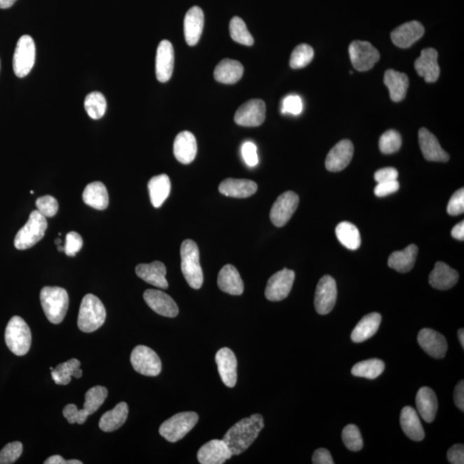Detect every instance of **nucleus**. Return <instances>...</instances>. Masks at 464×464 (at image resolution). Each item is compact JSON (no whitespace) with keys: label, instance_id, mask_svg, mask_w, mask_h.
<instances>
[{"label":"nucleus","instance_id":"28","mask_svg":"<svg viewBox=\"0 0 464 464\" xmlns=\"http://www.w3.org/2000/svg\"><path fill=\"white\" fill-rule=\"evenodd\" d=\"M258 184L246 179L227 178L218 187L222 195L233 198H248L256 193Z\"/></svg>","mask_w":464,"mask_h":464},{"label":"nucleus","instance_id":"41","mask_svg":"<svg viewBox=\"0 0 464 464\" xmlns=\"http://www.w3.org/2000/svg\"><path fill=\"white\" fill-rule=\"evenodd\" d=\"M386 368L384 362L377 358H372L358 362L352 368V374L358 377H365L367 379H375L382 374Z\"/></svg>","mask_w":464,"mask_h":464},{"label":"nucleus","instance_id":"45","mask_svg":"<svg viewBox=\"0 0 464 464\" xmlns=\"http://www.w3.org/2000/svg\"><path fill=\"white\" fill-rule=\"evenodd\" d=\"M314 57V50L308 44H300L294 49L290 55V66L293 69H300L311 62Z\"/></svg>","mask_w":464,"mask_h":464},{"label":"nucleus","instance_id":"25","mask_svg":"<svg viewBox=\"0 0 464 464\" xmlns=\"http://www.w3.org/2000/svg\"><path fill=\"white\" fill-rule=\"evenodd\" d=\"M136 274L148 284L161 289H167L169 284L166 280V267L161 262L150 264H139L135 269Z\"/></svg>","mask_w":464,"mask_h":464},{"label":"nucleus","instance_id":"32","mask_svg":"<svg viewBox=\"0 0 464 464\" xmlns=\"http://www.w3.org/2000/svg\"><path fill=\"white\" fill-rule=\"evenodd\" d=\"M416 406L420 416L428 423L436 417L437 400L435 391L428 387H422L416 395Z\"/></svg>","mask_w":464,"mask_h":464},{"label":"nucleus","instance_id":"49","mask_svg":"<svg viewBox=\"0 0 464 464\" xmlns=\"http://www.w3.org/2000/svg\"><path fill=\"white\" fill-rule=\"evenodd\" d=\"M22 444L20 441L6 444L0 451V464H11L17 461L22 454Z\"/></svg>","mask_w":464,"mask_h":464},{"label":"nucleus","instance_id":"46","mask_svg":"<svg viewBox=\"0 0 464 464\" xmlns=\"http://www.w3.org/2000/svg\"><path fill=\"white\" fill-rule=\"evenodd\" d=\"M342 441L350 451H358L363 448V440L356 425H348L343 429Z\"/></svg>","mask_w":464,"mask_h":464},{"label":"nucleus","instance_id":"7","mask_svg":"<svg viewBox=\"0 0 464 464\" xmlns=\"http://www.w3.org/2000/svg\"><path fill=\"white\" fill-rule=\"evenodd\" d=\"M199 421L198 414L195 412H183L175 414L164 422L160 428V433L169 442L179 441L193 429Z\"/></svg>","mask_w":464,"mask_h":464},{"label":"nucleus","instance_id":"5","mask_svg":"<svg viewBox=\"0 0 464 464\" xmlns=\"http://www.w3.org/2000/svg\"><path fill=\"white\" fill-rule=\"evenodd\" d=\"M5 339L7 346L15 356H24L31 346V331L24 319L15 316L7 324Z\"/></svg>","mask_w":464,"mask_h":464},{"label":"nucleus","instance_id":"35","mask_svg":"<svg viewBox=\"0 0 464 464\" xmlns=\"http://www.w3.org/2000/svg\"><path fill=\"white\" fill-rule=\"evenodd\" d=\"M382 316L379 313L365 316L354 328L351 339L356 343H361L371 338L379 329Z\"/></svg>","mask_w":464,"mask_h":464},{"label":"nucleus","instance_id":"55","mask_svg":"<svg viewBox=\"0 0 464 464\" xmlns=\"http://www.w3.org/2000/svg\"><path fill=\"white\" fill-rule=\"evenodd\" d=\"M400 188V184L398 180L391 181V182L377 183L374 193L377 197H384L395 193Z\"/></svg>","mask_w":464,"mask_h":464},{"label":"nucleus","instance_id":"29","mask_svg":"<svg viewBox=\"0 0 464 464\" xmlns=\"http://www.w3.org/2000/svg\"><path fill=\"white\" fill-rule=\"evenodd\" d=\"M458 279V272L444 262H437L429 275V283L433 288L444 290L454 288Z\"/></svg>","mask_w":464,"mask_h":464},{"label":"nucleus","instance_id":"8","mask_svg":"<svg viewBox=\"0 0 464 464\" xmlns=\"http://www.w3.org/2000/svg\"><path fill=\"white\" fill-rule=\"evenodd\" d=\"M36 62V44L31 36H22L18 40L13 56V70L18 78H24Z\"/></svg>","mask_w":464,"mask_h":464},{"label":"nucleus","instance_id":"34","mask_svg":"<svg viewBox=\"0 0 464 464\" xmlns=\"http://www.w3.org/2000/svg\"><path fill=\"white\" fill-rule=\"evenodd\" d=\"M384 84L390 90L392 101H401L406 97L409 81L405 73L395 70H387L384 73Z\"/></svg>","mask_w":464,"mask_h":464},{"label":"nucleus","instance_id":"43","mask_svg":"<svg viewBox=\"0 0 464 464\" xmlns=\"http://www.w3.org/2000/svg\"><path fill=\"white\" fill-rule=\"evenodd\" d=\"M108 397V390L104 386H97L90 388L85 394L84 409L89 416L96 413L100 407L104 405Z\"/></svg>","mask_w":464,"mask_h":464},{"label":"nucleus","instance_id":"48","mask_svg":"<svg viewBox=\"0 0 464 464\" xmlns=\"http://www.w3.org/2000/svg\"><path fill=\"white\" fill-rule=\"evenodd\" d=\"M37 211L45 218H52L58 213L59 203L57 199L50 195H45L36 199Z\"/></svg>","mask_w":464,"mask_h":464},{"label":"nucleus","instance_id":"2","mask_svg":"<svg viewBox=\"0 0 464 464\" xmlns=\"http://www.w3.org/2000/svg\"><path fill=\"white\" fill-rule=\"evenodd\" d=\"M40 300L49 322L54 324L62 323L69 307L66 290L58 286H45L41 290Z\"/></svg>","mask_w":464,"mask_h":464},{"label":"nucleus","instance_id":"12","mask_svg":"<svg viewBox=\"0 0 464 464\" xmlns=\"http://www.w3.org/2000/svg\"><path fill=\"white\" fill-rule=\"evenodd\" d=\"M337 299V282L325 275L318 282L315 293V308L320 315H327L334 309Z\"/></svg>","mask_w":464,"mask_h":464},{"label":"nucleus","instance_id":"22","mask_svg":"<svg viewBox=\"0 0 464 464\" xmlns=\"http://www.w3.org/2000/svg\"><path fill=\"white\" fill-rule=\"evenodd\" d=\"M423 25L417 21H411L399 26L391 33V40L395 46L407 48L412 46L423 36Z\"/></svg>","mask_w":464,"mask_h":464},{"label":"nucleus","instance_id":"11","mask_svg":"<svg viewBox=\"0 0 464 464\" xmlns=\"http://www.w3.org/2000/svg\"><path fill=\"white\" fill-rule=\"evenodd\" d=\"M300 197L293 191H286L279 196L272 206L270 220L277 227H283L288 224L290 218L296 212L299 206Z\"/></svg>","mask_w":464,"mask_h":464},{"label":"nucleus","instance_id":"16","mask_svg":"<svg viewBox=\"0 0 464 464\" xmlns=\"http://www.w3.org/2000/svg\"><path fill=\"white\" fill-rule=\"evenodd\" d=\"M353 145L349 139H343L328 154L325 166L328 171L338 172L348 167L353 156Z\"/></svg>","mask_w":464,"mask_h":464},{"label":"nucleus","instance_id":"26","mask_svg":"<svg viewBox=\"0 0 464 464\" xmlns=\"http://www.w3.org/2000/svg\"><path fill=\"white\" fill-rule=\"evenodd\" d=\"M197 154V142L193 134L183 131L177 134L174 142V155L180 163L191 164Z\"/></svg>","mask_w":464,"mask_h":464},{"label":"nucleus","instance_id":"33","mask_svg":"<svg viewBox=\"0 0 464 464\" xmlns=\"http://www.w3.org/2000/svg\"><path fill=\"white\" fill-rule=\"evenodd\" d=\"M418 251L416 244H410L402 251H395L388 258V265L399 273H407L416 263Z\"/></svg>","mask_w":464,"mask_h":464},{"label":"nucleus","instance_id":"14","mask_svg":"<svg viewBox=\"0 0 464 464\" xmlns=\"http://www.w3.org/2000/svg\"><path fill=\"white\" fill-rule=\"evenodd\" d=\"M266 118V104L262 99H251L237 109L234 120L243 127L261 126Z\"/></svg>","mask_w":464,"mask_h":464},{"label":"nucleus","instance_id":"51","mask_svg":"<svg viewBox=\"0 0 464 464\" xmlns=\"http://www.w3.org/2000/svg\"><path fill=\"white\" fill-rule=\"evenodd\" d=\"M303 111V101L300 97L290 95L284 98L282 101V114H290L297 115Z\"/></svg>","mask_w":464,"mask_h":464},{"label":"nucleus","instance_id":"59","mask_svg":"<svg viewBox=\"0 0 464 464\" xmlns=\"http://www.w3.org/2000/svg\"><path fill=\"white\" fill-rule=\"evenodd\" d=\"M454 402L456 407L461 411H464V382L460 381L454 390Z\"/></svg>","mask_w":464,"mask_h":464},{"label":"nucleus","instance_id":"64","mask_svg":"<svg viewBox=\"0 0 464 464\" xmlns=\"http://www.w3.org/2000/svg\"><path fill=\"white\" fill-rule=\"evenodd\" d=\"M55 244L58 246V245H60V244H62V239H56L55 240Z\"/></svg>","mask_w":464,"mask_h":464},{"label":"nucleus","instance_id":"42","mask_svg":"<svg viewBox=\"0 0 464 464\" xmlns=\"http://www.w3.org/2000/svg\"><path fill=\"white\" fill-rule=\"evenodd\" d=\"M85 108L90 118L93 120L101 119L105 115L107 109V101L101 92L90 93L85 100Z\"/></svg>","mask_w":464,"mask_h":464},{"label":"nucleus","instance_id":"52","mask_svg":"<svg viewBox=\"0 0 464 464\" xmlns=\"http://www.w3.org/2000/svg\"><path fill=\"white\" fill-rule=\"evenodd\" d=\"M83 246L82 237L76 232H71L67 234L66 237V244L64 248L66 255L73 258L77 253L80 251Z\"/></svg>","mask_w":464,"mask_h":464},{"label":"nucleus","instance_id":"53","mask_svg":"<svg viewBox=\"0 0 464 464\" xmlns=\"http://www.w3.org/2000/svg\"><path fill=\"white\" fill-rule=\"evenodd\" d=\"M464 212V190L461 188L451 196L447 206V213L451 216H458Z\"/></svg>","mask_w":464,"mask_h":464},{"label":"nucleus","instance_id":"1","mask_svg":"<svg viewBox=\"0 0 464 464\" xmlns=\"http://www.w3.org/2000/svg\"><path fill=\"white\" fill-rule=\"evenodd\" d=\"M263 428L264 421L261 414H252L251 417L244 418L232 426L223 440L233 455H240L255 442Z\"/></svg>","mask_w":464,"mask_h":464},{"label":"nucleus","instance_id":"39","mask_svg":"<svg viewBox=\"0 0 464 464\" xmlns=\"http://www.w3.org/2000/svg\"><path fill=\"white\" fill-rule=\"evenodd\" d=\"M80 361L77 358L71 360L64 363L59 364L55 368L52 370L51 375L56 384L59 386H67L71 382V377L75 379H80L83 375L80 369Z\"/></svg>","mask_w":464,"mask_h":464},{"label":"nucleus","instance_id":"63","mask_svg":"<svg viewBox=\"0 0 464 464\" xmlns=\"http://www.w3.org/2000/svg\"><path fill=\"white\" fill-rule=\"evenodd\" d=\"M458 338L459 342L461 343L462 348H464V331L463 329H460L458 330Z\"/></svg>","mask_w":464,"mask_h":464},{"label":"nucleus","instance_id":"40","mask_svg":"<svg viewBox=\"0 0 464 464\" xmlns=\"http://www.w3.org/2000/svg\"><path fill=\"white\" fill-rule=\"evenodd\" d=\"M335 234L339 243L349 250L356 251L360 247L361 237L356 225L350 222H342L337 226Z\"/></svg>","mask_w":464,"mask_h":464},{"label":"nucleus","instance_id":"15","mask_svg":"<svg viewBox=\"0 0 464 464\" xmlns=\"http://www.w3.org/2000/svg\"><path fill=\"white\" fill-rule=\"evenodd\" d=\"M144 300L147 305L158 315L166 318H176L178 315L179 309L174 300L162 290H146Z\"/></svg>","mask_w":464,"mask_h":464},{"label":"nucleus","instance_id":"6","mask_svg":"<svg viewBox=\"0 0 464 464\" xmlns=\"http://www.w3.org/2000/svg\"><path fill=\"white\" fill-rule=\"evenodd\" d=\"M48 228L46 218L38 211H33L29 220L15 237L14 245L17 250L24 251L40 242Z\"/></svg>","mask_w":464,"mask_h":464},{"label":"nucleus","instance_id":"13","mask_svg":"<svg viewBox=\"0 0 464 464\" xmlns=\"http://www.w3.org/2000/svg\"><path fill=\"white\" fill-rule=\"evenodd\" d=\"M294 280H295L294 271L284 269L277 272L267 282L265 290L267 300L273 302L285 300L293 288Z\"/></svg>","mask_w":464,"mask_h":464},{"label":"nucleus","instance_id":"56","mask_svg":"<svg viewBox=\"0 0 464 464\" xmlns=\"http://www.w3.org/2000/svg\"><path fill=\"white\" fill-rule=\"evenodd\" d=\"M398 171L397 169L388 167L380 169L375 173L374 178L377 183L391 182L398 180Z\"/></svg>","mask_w":464,"mask_h":464},{"label":"nucleus","instance_id":"62","mask_svg":"<svg viewBox=\"0 0 464 464\" xmlns=\"http://www.w3.org/2000/svg\"><path fill=\"white\" fill-rule=\"evenodd\" d=\"M17 0H0V9H8Z\"/></svg>","mask_w":464,"mask_h":464},{"label":"nucleus","instance_id":"4","mask_svg":"<svg viewBox=\"0 0 464 464\" xmlns=\"http://www.w3.org/2000/svg\"><path fill=\"white\" fill-rule=\"evenodd\" d=\"M182 272L185 279L193 289H199L203 284V272L199 263L197 244L193 240H185L181 246Z\"/></svg>","mask_w":464,"mask_h":464},{"label":"nucleus","instance_id":"60","mask_svg":"<svg viewBox=\"0 0 464 464\" xmlns=\"http://www.w3.org/2000/svg\"><path fill=\"white\" fill-rule=\"evenodd\" d=\"M45 464H82L78 460H65L62 456H52L44 462Z\"/></svg>","mask_w":464,"mask_h":464},{"label":"nucleus","instance_id":"10","mask_svg":"<svg viewBox=\"0 0 464 464\" xmlns=\"http://www.w3.org/2000/svg\"><path fill=\"white\" fill-rule=\"evenodd\" d=\"M349 55L353 66L358 71L371 70L379 62V50L368 41H354L349 46Z\"/></svg>","mask_w":464,"mask_h":464},{"label":"nucleus","instance_id":"47","mask_svg":"<svg viewBox=\"0 0 464 464\" xmlns=\"http://www.w3.org/2000/svg\"><path fill=\"white\" fill-rule=\"evenodd\" d=\"M402 138L398 132L388 130L381 136L379 141V148L384 154L397 153L401 148Z\"/></svg>","mask_w":464,"mask_h":464},{"label":"nucleus","instance_id":"23","mask_svg":"<svg viewBox=\"0 0 464 464\" xmlns=\"http://www.w3.org/2000/svg\"><path fill=\"white\" fill-rule=\"evenodd\" d=\"M419 144L422 154L428 161L447 162L450 160V156L441 147L435 136L426 128H421L419 131Z\"/></svg>","mask_w":464,"mask_h":464},{"label":"nucleus","instance_id":"37","mask_svg":"<svg viewBox=\"0 0 464 464\" xmlns=\"http://www.w3.org/2000/svg\"><path fill=\"white\" fill-rule=\"evenodd\" d=\"M148 190L150 202L154 207L158 209L171 194V183L169 177L165 174L153 176L149 181Z\"/></svg>","mask_w":464,"mask_h":464},{"label":"nucleus","instance_id":"27","mask_svg":"<svg viewBox=\"0 0 464 464\" xmlns=\"http://www.w3.org/2000/svg\"><path fill=\"white\" fill-rule=\"evenodd\" d=\"M218 286L223 292L234 296L242 295L244 290L239 271L231 264L222 267L218 276Z\"/></svg>","mask_w":464,"mask_h":464},{"label":"nucleus","instance_id":"50","mask_svg":"<svg viewBox=\"0 0 464 464\" xmlns=\"http://www.w3.org/2000/svg\"><path fill=\"white\" fill-rule=\"evenodd\" d=\"M63 416L70 424H84L90 416L84 409H78L75 405H68L63 409Z\"/></svg>","mask_w":464,"mask_h":464},{"label":"nucleus","instance_id":"17","mask_svg":"<svg viewBox=\"0 0 464 464\" xmlns=\"http://www.w3.org/2000/svg\"><path fill=\"white\" fill-rule=\"evenodd\" d=\"M233 456L224 440H213L199 449L197 458L202 464H222Z\"/></svg>","mask_w":464,"mask_h":464},{"label":"nucleus","instance_id":"3","mask_svg":"<svg viewBox=\"0 0 464 464\" xmlns=\"http://www.w3.org/2000/svg\"><path fill=\"white\" fill-rule=\"evenodd\" d=\"M105 319L106 309L101 301L93 294L85 295L79 308L78 329L85 333H92L104 325Z\"/></svg>","mask_w":464,"mask_h":464},{"label":"nucleus","instance_id":"38","mask_svg":"<svg viewBox=\"0 0 464 464\" xmlns=\"http://www.w3.org/2000/svg\"><path fill=\"white\" fill-rule=\"evenodd\" d=\"M128 416V406L126 402H120L114 409L108 411L99 421L101 431L111 433L116 431L125 423Z\"/></svg>","mask_w":464,"mask_h":464},{"label":"nucleus","instance_id":"36","mask_svg":"<svg viewBox=\"0 0 464 464\" xmlns=\"http://www.w3.org/2000/svg\"><path fill=\"white\" fill-rule=\"evenodd\" d=\"M83 201L94 209L103 211L108 206V194L103 183L94 182L86 186L83 193Z\"/></svg>","mask_w":464,"mask_h":464},{"label":"nucleus","instance_id":"54","mask_svg":"<svg viewBox=\"0 0 464 464\" xmlns=\"http://www.w3.org/2000/svg\"><path fill=\"white\" fill-rule=\"evenodd\" d=\"M242 154L245 163L250 167H255L258 164V148L254 143L245 142L242 147Z\"/></svg>","mask_w":464,"mask_h":464},{"label":"nucleus","instance_id":"44","mask_svg":"<svg viewBox=\"0 0 464 464\" xmlns=\"http://www.w3.org/2000/svg\"><path fill=\"white\" fill-rule=\"evenodd\" d=\"M230 34L232 40L237 43L246 46H252L254 44V38L242 18L239 17H234L230 22Z\"/></svg>","mask_w":464,"mask_h":464},{"label":"nucleus","instance_id":"9","mask_svg":"<svg viewBox=\"0 0 464 464\" xmlns=\"http://www.w3.org/2000/svg\"><path fill=\"white\" fill-rule=\"evenodd\" d=\"M131 364L136 372L148 377L160 374L162 363L160 357L153 349L146 346H137L131 354Z\"/></svg>","mask_w":464,"mask_h":464},{"label":"nucleus","instance_id":"20","mask_svg":"<svg viewBox=\"0 0 464 464\" xmlns=\"http://www.w3.org/2000/svg\"><path fill=\"white\" fill-rule=\"evenodd\" d=\"M218 373L226 386L233 388L237 380V361L235 354L227 348L218 351L216 357Z\"/></svg>","mask_w":464,"mask_h":464},{"label":"nucleus","instance_id":"58","mask_svg":"<svg viewBox=\"0 0 464 464\" xmlns=\"http://www.w3.org/2000/svg\"><path fill=\"white\" fill-rule=\"evenodd\" d=\"M312 463L314 464H334L330 452L326 449L320 448L316 450L312 456Z\"/></svg>","mask_w":464,"mask_h":464},{"label":"nucleus","instance_id":"31","mask_svg":"<svg viewBox=\"0 0 464 464\" xmlns=\"http://www.w3.org/2000/svg\"><path fill=\"white\" fill-rule=\"evenodd\" d=\"M400 422L405 435L414 441L424 440L425 431L422 428L420 418L412 407H403L400 417Z\"/></svg>","mask_w":464,"mask_h":464},{"label":"nucleus","instance_id":"21","mask_svg":"<svg viewBox=\"0 0 464 464\" xmlns=\"http://www.w3.org/2000/svg\"><path fill=\"white\" fill-rule=\"evenodd\" d=\"M414 68L419 76L424 78L426 82H436L440 74L436 49L432 48L423 49L420 57L414 63Z\"/></svg>","mask_w":464,"mask_h":464},{"label":"nucleus","instance_id":"30","mask_svg":"<svg viewBox=\"0 0 464 464\" xmlns=\"http://www.w3.org/2000/svg\"><path fill=\"white\" fill-rule=\"evenodd\" d=\"M244 66L237 60L224 59L214 70V78L222 84L233 85L243 77Z\"/></svg>","mask_w":464,"mask_h":464},{"label":"nucleus","instance_id":"18","mask_svg":"<svg viewBox=\"0 0 464 464\" xmlns=\"http://www.w3.org/2000/svg\"><path fill=\"white\" fill-rule=\"evenodd\" d=\"M174 48L171 41H162L158 45L156 56V76L161 83L168 82L174 70Z\"/></svg>","mask_w":464,"mask_h":464},{"label":"nucleus","instance_id":"24","mask_svg":"<svg viewBox=\"0 0 464 464\" xmlns=\"http://www.w3.org/2000/svg\"><path fill=\"white\" fill-rule=\"evenodd\" d=\"M204 28V13L201 7L194 6L188 10L184 18V36L188 45L199 43Z\"/></svg>","mask_w":464,"mask_h":464},{"label":"nucleus","instance_id":"61","mask_svg":"<svg viewBox=\"0 0 464 464\" xmlns=\"http://www.w3.org/2000/svg\"><path fill=\"white\" fill-rule=\"evenodd\" d=\"M451 236L454 239L463 241L464 240V222L461 221L458 225L454 226L451 231Z\"/></svg>","mask_w":464,"mask_h":464},{"label":"nucleus","instance_id":"57","mask_svg":"<svg viewBox=\"0 0 464 464\" xmlns=\"http://www.w3.org/2000/svg\"><path fill=\"white\" fill-rule=\"evenodd\" d=\"M448 461L452 464L464 463V447L463 444H455L450 448L447 452Z\"/></svg>","mask_w":464,"mask_h":464},{"label":"nucleus","instance_id":"19","mask_svg":"<svg viewBox=\"0 0 464 464\" xmlns=\"http://www.w3.org/2000/svg\"><path fill=\"white\" fill-rule=\"evenodd\" d=\"M421 348L435 358H443L447 352V342L443 335L431 329H423L418 335Z\"/></svg>","mask_w":464,"mask_h":464}]
</instances>
